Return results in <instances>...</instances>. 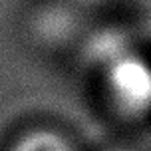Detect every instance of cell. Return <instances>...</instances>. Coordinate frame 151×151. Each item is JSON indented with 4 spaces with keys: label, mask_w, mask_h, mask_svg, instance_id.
Returning a JSON list of instances; mask_svg holds the SVG:
<instances>
[{
    "label": "cell",
    "mask_w": 151,
    "mask_h": 151,
    "mask_svg": "<svg viewBox=\"0 0 151 151\" xmlns=\"http://www.w3.org/2000/svg\"><path fill=\"white\" fill-rule=\"evenodd\" d=\"M107 96L127 117L151 111V66L137 58H119L107 74Z\"/></svg>",
    "instance_id": "1"
},
{
    "label": "cell",
    "mask_w": 151,
    "mask_h": 151,
    "mask_svg": "<svg viewBox=\"0 0 151 151\" xmlns=\"http://www.w3.org/2000/svg\"><path fill=\"white\" fill-rule=\"evenodd\" d=\"M6 151H78V147L60 129L50 125H30L8 141Z\"/></svg>",
    "instance_id": "2"
},
{
    "label": "cell",
    "mask_w": 151,
    "mask_h": 151,
    "mask_svg": "<svg viewBox=\"0 0 151 151\" xmlns=\"http://www.w3.org/2000/svg\"><path fill=\"white\" fill-rule=\"evenodd\" d=\"M109 151H135V149H129V147H115V149H109Z\"/></svg>",
    "instance_id": "3"
},
{
    "label": "cell",
    "mask_w": 151,
    "mask_h": 151,
    "mask_svg": "<svg viewBox=\"0 0 151 151\" xmlns=\"http://www.w3.org/2000/svg\"><path fill=\"white\" fill-rule=\"evenodd\" d=\"M88 2H106V0H88Z\"/></svg>",
    "instance_id": "4"
}]
</instances>
